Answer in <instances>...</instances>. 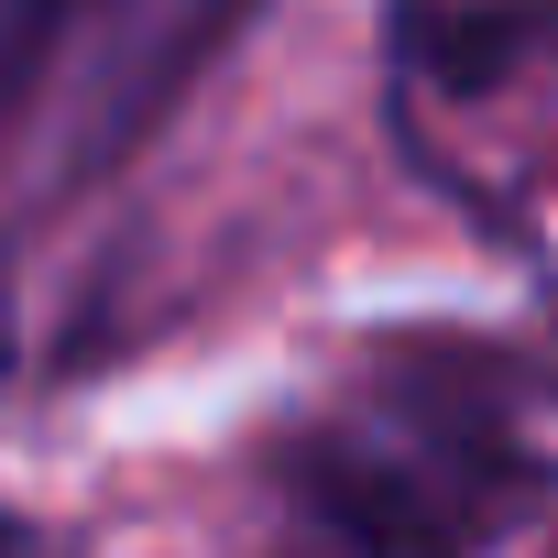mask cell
Wrapping results in <instances>:
<instances>
[{
	"mask_svg": "<svg viewBox=\"0 0 558 558\" xmlns=\"http://www.w3.org/2000/svg\"><path fill=\"white\" fill-rule=\"evenodd\" d=\"M525 34H536L525 0H395V45L438 88H493L525 56Z\"/></svg>",
	"mask_w": 558,
	"mask_h": 558,
	"instance_id": "obj_3",
	"label": "cell"
},
{
	"mask_svg": "<svg viewBox=\"0 0 558 558\" xmlns=\"http://www.w3.org/2000/svg\"><path fill=\"white\" fill-rule=\"evenodd\" d=\"M88 12V0H0V121H12L45 77V56L66 45V23Z\"/></svg>",
	"mask_w": 558,
	"mask_h": 558,
	"instance_id": "obj_4",
	"label": "cell"
},
{
	"mask_svg": "<svg viewBox=\"0 0 558 558\" xmlns=\"http://www.w3.org/2000/svg\"><path fill=\"white\" fill-rule=\"evenodd\" d=\"M0 558H23V547H12V536H0Z\"/></svg>",
	"mask_w": 558,
	"mask_h": 558,
	"instance_id": "obj_5",
	"label": "cell"
},
{
	"mask_svg": "<svg viewBox=\"0 0 558 558\" xmlns=\"http://www.w3.org/2000/svg\"><path fill=\"white\" fill-rule=\"evenodd\" d=\"M286 493L340 558H471V536H482L449 471L384 460L362 438H307L286 460Z\"/></svg>",
	"mask_w": 558,
	"mask_h": 558,
	"instance_id": "obj_1",
	"label": "cell"
},
{
	"mask_svg": "<svg viewBox=\"0 0 558 558\" xmlns=\"http://www.w3.org/2000/svg\"><path fill=\"white\" fill-rule=\"evenodd\" d=\"M241 12H252V0H175V12L132 45V66H121V88H110V110H99L88 165H110L121 143H143V132H154V110H165V99H175L219 45H230V23H241Z\"/></svg>",
	"mask_w": 558,
	"mask_h": 558,
	"instance_id": "obj_2",
	"label": "cell"
}]
</instances>
